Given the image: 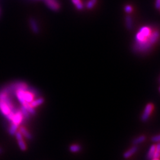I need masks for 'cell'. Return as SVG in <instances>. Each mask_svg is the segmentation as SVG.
<instances>
[{
  "label": "cell",
  "mask_w": 160,
  "mask_h": 160,
  "mask_svg": "<svg viewBox=\"0 0 160 160\" xmlns=\"http://www.w3.org/2000/svg\"><path fill=\"white\" fill-rule=\"evenodd\" d=\"M13 93L20 103V110L25 118L36 113L35 109L30 106L31 103L38 98L37 91L24 82H17L10 85Z\"/></svg>",
  "instance_id": "1"
},
{
  "label": "cell",
  "mask_w": 160,
  "mask_h": 160,
  "mask_svg": "<svg viewBox=\"0 0 160 160\" xmlns=\"http://www.w3.org/2000/svg\"><path fill=\"white\" fill-rule=\"evenodd\" d=\"M158 38L159 32L157 30H152L150 27L144 26L136 34L134 49L136 52H146L157 42Z\"/></svg>",
  "instance_id": "2"
},
{
  "label": "cell",
  "mask_w": 160,
  "mask_h": 160,
  "mask_svg": "<svg viewBox=\"0 0 160 160\" xmlns=\"http://www.w3.org/2000/svg\"><path fill=\"white\" fill-rule=\"evenodd\" d=\"M10 87H7L0 90V113L10 122L17 110L13 103Z\"/></svg>",
  "instance_id": "3"
},
{
  "label": "cell",
  "mask_w": 160,
  "mask_h": 160,
  "mask_svg": "<svg viewBox=\"0 0 160 160\" xmlns=\"http://www.w3.org/2000/svg\"><path fill=\"white\" fill-rule=\"evenodd\" d=\"M154 110V105L152 103H148L145 107L144 111L141 116V120L143 122H146L150 118L151 113Z\"/></svg>",
  "instance_id": "4"
},
{
  "label": "cell",
  "mask_w": 160,
  "mask_h": 160,
  "mask_svg": "<svg viewBox=\"0 0 160 160\" xmlns=\"http://www.w3.org/2000/svg\"><path fill=\"white\" fill-rule=\"evenodd\" d=\"M14 135L16 136V138L17 141L20 149L21 151H26L27 149V146L24 141L23 136V135L21 134V133L19 131H17L14 134Z\"/></svg>",
  "instance_id": "5"
},
{
  "label": "cell",
  "mask_w": 160,
  "mask_h": 160,
  "mask_svg": "<svg viewBox=\"0 0 160 160\" xmlns=\"http://www.w3.org/2000/svg\"><path fill=\"white\" fill-rule=\"evenodd\" d=\"M47 5L53 10H58L59 8V4L56 0H45Z\"/></svg>",
  "instance_id": "6"
},
{
  "label": "cell",
  "mask_w": 160,
  "mask_h": 160,
  "mask_svg": "<svg viewBox=\"0 0 160 160\" xmlns=\"http://www.w3.org/2000/svg\"><path fill=\"white\" fill-rule=\"evenodd\" d=\"M137 151H138V148L136 147V146H134L131 148L130 149H129L123 154V157L124 158H129L131 156L134 155L137 152Z\"/></svg>",
  "instance_id": "7"
},
{
  "label": "cell",
  "mask_w": 160,
  "mask_h": 160,
  "mask_svg": "<svg viewBox=\"0 0 160 160\" xmlns=\"http://www.w3.org/2000/svg\"><path fill=\"white\" fill-rule=\"evenodd\" d=\"M43 103H44V99L43 98L38 97L31 103L30 106L33 109H35L36 107H38V106L42 105Z\"/></svg>",
  "instance_id": "8"
},
{
  "label": "cell",
  "mask_w": 160,
  "mask_h": 160,
  "mask_svg": "<svg viewBox=\"0 0 160 160\" xmlns=\"http://www.w3.org/2000/svg\"><path fill=\"white\" fill-rule=\"evenodd\" d=\"M19 132L21 133V134L23 135V136L25 137L26 138H27L28 139H32V135L27 131V129H26L25 127H21L20 128Z\"/></svg>",
  "instance_id": "9"
},
{
  "label": "cell",
  "mask_w": 160,
  "mask_h": 160,
  "mask_svg": "<svg viewBox=\"0 0 160 160\" xmlns=\"http://www.w3.org/2000/svg\"><path fill=\"white\" fill-rule=\"evenodd\" d=\"M155 150H156V145L155 144H153L150 146V150H149V151H148V154H147V158L148 159H151L153 158L154 153L155 152Z\"/></svg>",
  "instance_id": "10"
},
{
  "label": "cell",
  "mask_w": 160,
  "mask_h": 160,
  "mask_svg": "<svg viewBox=\"0 0 160 160\" xmlns=\"http://www.w3.org/2000/svg\"><path fill=\"white\" fill-rule=\"evenodd\" d=\"M30 25L32 30L35 33H38L39 31V27L37 24V22L34 19H30Z\"/></svg>",
  "instance_id": "11"
},
{
  "label": "cell",
  "mask_w": 160,
  "mask_h": 160,
  "mask_svg": "<svg viewBox=\"0 0 160 160\" xmlns=\"http://www.w3.org/2000/svg\"><path fill=\"white\" fill-rule=\"evenodd\" d=\"M146 139V137L144 135H141L139 136H138V138L135 139L133 141V144L134 145H138V144H140L141 143H142L143 142L145 141Z\"/></svg>",
  "instance_id": "12"
},
{
  "label": "cell",
  "mask_w": 160,
  "mask_h": 160,
  "mask_svg": "<svg viewBox=\"0 0 160 160\" xmlns=\"http://www.w3.org/2000/svg\"><path fill=\"white\" fill-rule=\"evenodd\" d=\"M70 150L71 152H74V153L78 152L81 150V146L78 144H73L70 146Z\"/></svg>",
  "instance_id": "13"
},
{
  "label": "cell",
  "mask_w": 160,
  "mask_h": 160,
  "mask_svg": "<svg viewBox=\"0 0 160 160\" xmlns=\"http://www.w3.org/2000/svg\"><path fill=\"white\" fill-rule=\"evenodd\" d=\"M72 1L78 10H82L83 8V4L81 0H72Z\"/></svg>",
  "instance_id": "14"
},
{
  "label": "cell",
  "mask_w": 160,
  "mask_h": 160,
  "mask_svg": "<svg viewBox=\"0 0 160 160\" xmlns=\"http://www.w3.org/2000/svg\"><path fill=\"white\" fill-rule=\"evenodd\" d=\"M159 152H160V145L159 143H158L156 145V150H155V152L154 153L153 158H159Z\"/></svg>",
  "instance_id": "15"
},
{
  "label": "cell",
  "mask_w": 160,
  "mask_h": 160,
  "mask_svg": "<svg viewBox=\"0 0 160 160\" xmlns=\"http://www.w3.org/2000/svg\"><path fill=\"white\" fill-rule=\"evenodd\" d=\"M97 2V0H89L87 3V7L89 9L93 8Z\"/></svg>",
  "instance_id": "16"
},
{
  "label": "cell",
  "mask_w": 160,
  "mask_h": 160,
  "mask_svg": "<svg viewBox=\"0 0 160 160\" xmlns=\"http://www.w3.org/2000/svg\"><path fill=\"white\" fill-rule=\"evenodd\" d=\"M126 26L129 29L132 27V20L130 16L126 17Z\"/></svg>",
  "instance_id": "17"
},
{
  "label": "cell",
  "mask_w": 160,
  "mask_h": 160,
  "mask_svg": "<svg viewBox=\"0 0 160 160\" xmlns=\"http://www.w3.org/2000/svg\"><path fill=\"white\" fill-rule=\"evenodd\" d=\"M159 139H160V136L158 135H155L152 138V141L154 142L158 143L159 142Z\"/></svg>",
  "instance_id": "18"
},
{
  "label": "cell",
  "mask_w": 160,
  "mask_h": 160,
  "mask_svg": "<svg viewBox=\"0 0 160 160\" xmlns=\"http://www.w3.org/2000/svg\"><path fill=\"white\" fill-rule=\"evenodd\" d=\"M125 11L128 13H131L132 11V7L131 5H126L124 8Z\"/></svg>",
  "instance_id": "19"
},
{
  "label": "cell",
  "mask_w": 160,
  "mask_h": 160,
  "mask_svg": "<svg viewBox=\"0 0 160 160\" xmlns=\"http://www.w3.org/2000/svg\"><path fill=\"white\" fill-rule=\"evenodd\" d=\"M159 1H160V0H156L155 6H156V7H157L158 9L159 8Z\"/></svg>",
  "instance_id": "20"
},
{
  "label": "cell",
  "mask_w": 160,
  "mask_h": 160,
  "mask_svg": "<svg viewBox=\"0 0 160 160\" xmlns=\"http://www.w3.org/2000/svg\"><path fill=\"white\" fill-rule=\"evenodd\" d=\"M151 160H159V158H152Z\"/></svg>",
  "instance_id": "21"
},
{
  "label": "cell",
  "mask_w": 160,
  "mask_h": 160,
  "mask_svg": "<svg viewBox=\"0 0 160 160\" xmlns=\"http://www.w3.org/2000/svg\"><path fill=\"white\" fill-rule=\"evenodd\" d=\"M3 152V150H2V148H0V154H1V152Z\"/></svg>",
  "instance_id": "22"
}]
</instances>
